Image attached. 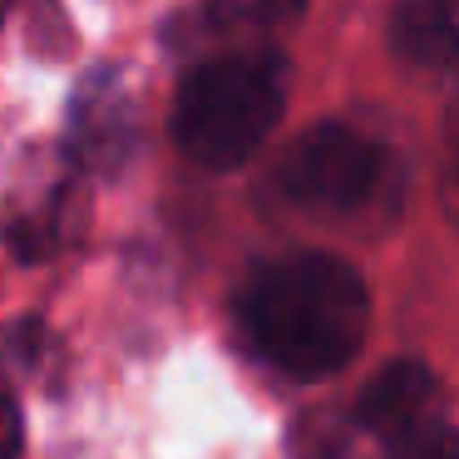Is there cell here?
Returning <instances> with one entry per match:
<instances>
[{"mask_svg":"<svg viewBox=\"0 0 459 459\" xmlns=\"http://www.w3.org/2000/svg\"><path fill=\"white\" fill-rule=\"evenodd\" d=\"M307 0H208V21L218 30H277L297 21Z\"/></svg>","mask_w":459,"mask_h":459,"instance_id":"6","label":"cell"},{"mask_svg":"<svg viewBox=\"0 0 459 459\" xmlns=\"http://www.w3.org/2000/svg\"><path fill=\"white\" fill-rule=\"evenodd\" d=\"M21 439H25V425H21V405L5 385H0V459H21Z\"/></svg>","mask_w":459,"mask_h":459,"instance_id":"9","label":"cell"},{"mask_svg":"<svg viewBox=\"0 0 459 459\" xmlns=\"http://www.w3.org/2000/svg\"><path fill=\"white\" fill-rule=\"evenodd\" d=\"M390 45L400 60L429 74H459V25L439 0H410L390 25Z\"/></svg>","mask_w":459,"mask_h":459,"instance_id":"5","label":"cell"},{"mask_svg":"<svg viewBox=\"0 0 459 459\" xmlns=\"http://www.w3.org/2000/svg\"><path fill=\"white\" fill-rule=\"evenodd\" d=\"M395 459H459V429H429L415 445H405Z\"/></svg>","mask_w":459,"mask_h":459,"instance_id":"8","label":"cell"},{"mask_svg":"<svg viewBox=\"0 0 459 459\" xmlns=\"http://www.w3.org/2000/svg\"><path fill=\"white\" fill-rule=\"evenodd\" d=\"M445 208L459 222V104L449 109L445 124Z\"/></svg>","mask_w":459,"mask_h":459,"instance_id":"7","label":"cell"},{"mask_svg":"<svg viewBox=\"0 0 459 459\" xmlns=\"http://www.w3.org/2000/svg\"><path fill=\"white\" fill-rule=\"evenodd\" d=\"M287 104V70L272 55H222L183 80L173 139L198 169H238L267 143Z\"/></svg>","mask_w":459,"mask_h":459,"instance_id":"2","label":"cell"},{"mask_svg":"<svg viewBox=\"0 0 459 459\" xmlns=\"http://www.w3.org/2000/svg\"><path fill=\"white\" fill-rule=\"evenodd\" d=\"M385 173V153L351 124H316L277 163V188L307 212H351L370 203Z\"/></svg>","mask_w":459,"mask_h":459,"instance_id":"3","label":"cell"},{"mask_svg":"<svg viewBox=\"0 0 459 459\" xmlns=\"http://www.w3.org/2000/svg\"><path fill=\"white\" fill-rule=\"evenodd\" d=\"M439 410H445V390H439L435 370L420 360H390L356 400V425L366 435L385 439L390 449L415 445L420 435L439 429Z\"/></svg>","mask_w":459,"mask_h":459,"instance_id":"4","label":"cell"},{"mask_svg":"<svg viewBox=\"0 0 459 459\" xmlns=\"http://www.w3.org/2000/svg\"><path fill=\"white\" fill-rule=\"evenodd\" d=\"M238 321L252 351L291 380H326L360 351L370 326L366 281L331 252H287L242 281Z\"/></svg>","mask_w":459,"mask_h":459,"instance_id":"1","label":"cell"}]
</instances>
